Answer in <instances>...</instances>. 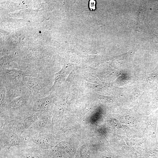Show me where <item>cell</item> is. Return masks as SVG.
I'll use <instances>...</instances> for the list:
<instances>
[{"label": "cell", "mask_w": 158, "mask_h": 158, "mask_svg": "<svg viewBox=\"0 0 158 158\" xmlns=\"http://www.w3.org/2000/svg\"><path fill=\"white\" fill-rule=\"evenodd\" d=\"M22 85H8L6 88V97L13 98L22 95L23 91L20 87Z\"/></svg>", "instance_id": "7a4b0ae2"}, {"label": "cell", "mask_w": 158, "mask_h": 158, "mask_svg": "<svg viewBox=\"0 0 158 158\" xmlns=\"http://www.w3.org/2000/svg\"><path fill=\"white\" fill-rule=\"evenodd\" d=\"M2 72L8 85L23 84L25 78L30 75L28 72L16 70H7Z\"/></svg>", "instance_id": "6da1fadb"}, {"label": "cell", "mask_w": 158, "mask_h": 158, "mask_svg": "<svg viewBox=\"0 0 158 158\" xmlns=\"http://www.w3.org/2000/svg\"><path fill=\"white\" fill-rule=\"evenodd\" d=\"M95 3L96 2L94 0H91L90 1L89 7L91 9V10H94L95 9Z\"/></svg>", "instance_id": "3957f363"}]
</instances>
